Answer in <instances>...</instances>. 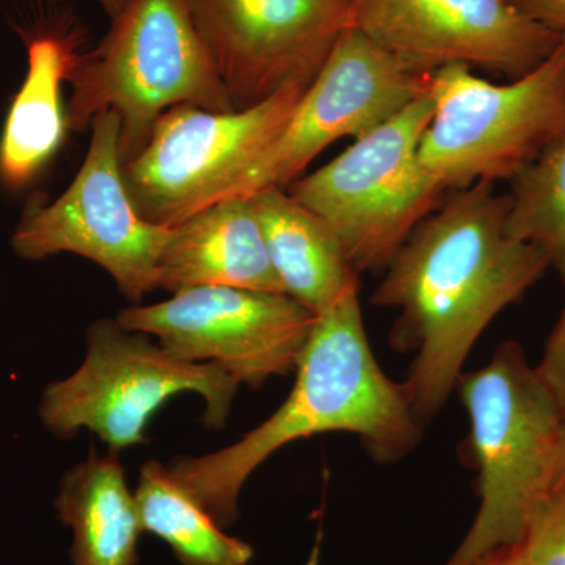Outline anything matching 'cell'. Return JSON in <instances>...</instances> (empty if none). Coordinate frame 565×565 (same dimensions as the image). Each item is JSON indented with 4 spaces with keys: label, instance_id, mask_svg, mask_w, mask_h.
Masks as SVG:
<instances>
[{
    "label": "cell",
    "instance_id": "obj_1",
    "mask_svg": "<svg viewBox=\"0 0 565 565\" xmlns=\"http://www.w3.org/2000/svg\"><path fill=\"white\" fill-rule=\"evenodd\" d=\"M478 182L446 195L384 270L371 302L397 310L392 344L415 352L404 392L423 429L448 403L487 327L552 269L508 230V193Z\"/></svg>",
    "mask_w": 565,
    "mask_h": 565
},
{
    "label": "cell",
    "instance_id": "obj_2",
    "mask_svg": "<svg viewBox=\"0 0 565 565\" xmlns=\"http://www.w3.org/2000/svg\"><path fill=\"white\" fill-rule=\"evenodd\" d=\"M327 433L356 435L382 463L397 462L422 440L403 384L384 373L371 349L359 291L316 318L292 392L273 416L221 451L182 457L167 468L218 525L228 526L256 468L282 446Z\"/></svg>",
    "mask_w": 565,
    "mask_h": 565
},
{
    "label": "cell",
    "instance_id": "obj_3",
    "mask_svg": "<svg viewBox=\"0 0 565 565\" xmlns=\"http://www.w3.org/2000/svg\"><path fill=\"white\" fill-rule=\"evenodd\" d=\"M68 82L66 126L84 131L96 115L117 111L122 166L145 150L156 121L174 106L234 110L189 0H128L98 46L79 55Z\"/></svg>",
    "mask_w": 565,
    "mask_h": 565
},
{
    "label": "cell",
    "instance_id": "obj_4",
    "mask_svg": "<svg viewBox=\"0 0 565 565\" xmlns=\"http://www.w3.org/2000/svg\"><path fill=\"white\" fill-rule=\"evenodd\" d=\"M456 388L470 416L481 504L445 565H473L490 550L522 541L546 493V471L565 418L515 341L501 344L486 366L460 375Z\"/></svg>",
    "mask_w": 565,
    "mask_h": 565
},
{
    "label": "cell",
    "instance_id": "obj_5",
    "mask_svg": "<svg viewBox=\"0 0 565 565\" xmlns=\"http://www.w3.org/2000/svg\"><path fill=\"white\" fill-rule=\"evenodd\" d=\"M434 117L430 88L308 177L291 195L343 247L353 273H384L407 237L448 195L419 161Z\"/></svg>",
    "mask_w": 565,
    "mask_h": 565
},
{
    "label": "cell",
    "instance_id": "obj_6",
    "mask_svg": "<svg viewBox=\"0 0 565 565\" xmlns=\"http://www.w3.org/2000/svg\"><path fill=\"white\" fill-rule=\"evenodd\" d=\"M429 88L434 117L418 151L427 173L448 192L511 181L565 134V35L508 84L448 65L430 73Z\"/></svg>",
    "mask_w": 565,
    "mask_h": 565
},
{
    "label": "cell",
    "instance_id": "obj_7",
    "mask_svg": "<svg viewBox=\"0 0 565 565\" xmlns=\"http://www.w3.org/2000/svg\"><path fill=\"white\" fill-rule=\"evenodd\" d=\"M239 382L210 362H189L125 329L99 319L87 330V353L79 370L47 386L40 404L44 426L61 438L88 429L120 452L145 441L152 415L180 393L202 396L204 423L221 429L228 419Z\"/></svg>",
    "mask_w": 565,
    "mask_h": 565
},
{
    "label": "cell",
    "instance_id": "obj_8",
    "mask_svg": "<svg viewBox=\"0 0 565 565\" xmlns=\"http://www.w3.org/2000/svg\"><path fill=\"white\" fill-rule=\"evenodd\" d=\"M310 84L286 85L244 110L174 106L163 111L145 150L122 166L136 210L156 225H178L218 202L285 129Z\"/></svg>",
    "mask_w": 565,
    "mask_h": 565
},
{
    "label": "cell",
    "instance_id": "obj_9",
    "mask_svg": "<svg viewBox=\"0 0 565 565\" xmlns=\"http://www.w3.org/2000/svg\"><path fill=\"white\" fill-rule=\"evenodd\" d=\"M87 156L70 188L22 217L14 252L25 259L74 253L102 266L129 302L158 288L159 262L172 228L141 217L122 178L121 121L107 110L92 121Z\"/></svg>",
    "mask_w": 565,
    "mask_h": 565
},
{
    "label": "cell",
    "instance_id": "obj_10",
    "mask_svg": "<svg viewBox=\"0 0 565 565\" xmlns=\"http://www.w3.org/2000/svg\"><path fill=\"white\" fill-rule=\"evenodd\" d=\"M316 316L288 294L199 286L154 305H132L117 321L158 338L178 359L210 362L241 385L259 388L296 373Z\"/></svg>",
    "mask_w": 565,
    "mask_h": 565
},
{
    "label": "cell",
    "instance_id": "obj_11",
    "mask_svg": "<svg viewBox=\"0 0 565 565\" xmlns=\"http://www.w3.org/2000/svg\"><path fill=\"white\" fill-rule=\"evenodd\" d=\"M429 76L408 68L359 29H348L285 129L218 202L285 189L334 141L360 139L414 102L429 87Z\"/></svg>",
    "mask_w": 565,
    "mask_h": 565
},
{
    "label": "cell",
    "instance_id": "obj_12",
    "mask_svg": "<svg viewBox=\"0 0 565 565\" xmlns=\"http://www.w3.org/2000/svg\"><path fill=\"white\" fill-rule=\"evenodd\" d=\"M234 110L311 84L353 28V0H189Z\"/></svg>",
    "mask_w": 565,
    "mask_h": 565
},
{
    "label": "cell",
    "instance_id": "obj_13",
    "mask_svg": "<svg viewBox=\"0 0 565 565\" xmlns=\"http://www.w3.org/2000/svg\"><path fill=\"white\" fill-rule=\"evenodd\" d=\"M353 28L419 74L467 65L512 79L564 36L511 0H353Z\"/></svg>",
    "mask_w": 565,
    "mask_h": 565
},
{
    "label": "cell",
    "instance_id": "obj_14",
    "mask_svg": "<svg viewBox=\"0 0 565 565\" xmlns=\"http://www.w3.org/2000/svg\"><path fill=\"white\" fill-rule=\"evenodd\" d=\"M199 286L285 294L247 196L212 203L172 226L158 288L177 294Z\"/></svg>",
    "mask_w": 565,
    "mask_h": 565
},
{
    "label": "cell",
    "instance_id": "obj_15",
    "mask_svg": "<svg viewBox=\"0 0 565 565\" xmlns=\"http://www.w3.org/2000/svg\"><path fill=\"white\" fill-rule=\"evenodd\" d=\"M285 294L316 316L330 310L359 280L332 230L282 188L247 196Z\"/></svg>",
    "mask_w": 565,
    "mask_h": 565
},
{
    "label": "cell",
    "instance_id": "obj_16",
    "mask_svg": "<svg viewBox=\"0 0 565 565\" xmlns=\"http://www.w3.org/2000/svg\"><path fill=\"white\" fill-rule=\"evenodd\" d=\"M79 54L61 35L35 36L29 44V71L14 96L0 137V181L9 189L28 185L65 139L62 85Z\"/></svg>",
    "mask_w": 565,
    "mask_h": 565
},
{
    "label": "cell",
    "instance_id": "obj_17",
    "mask_svg": "<svg viewBox=\"0 0 565 565\" xmlns=\"http://www.w3.org/2000/svg\"><path fill=\"white\" fill-rule=\"evenodd\" d=\"M55 508L74 533V565L139 563L143 530L118 452L99 456L92 449L87 460L66 471Z\"/></svg>",
    "mask_w": 565,
    "mask_h": 565
},
{
    "label": "cell",
    "instance_id": "obj_18",
    "mask_svg": "<svg viewBox=\"0 0 565 565\" xmlns=\"http://www.w3.org/2000/svg\"><path fill=\"white\" fill-rule=\"evenodd\" d=\"M141 530L172 546L182 565H247L253 548L223 533L214 516L169 473L150 460L141 467L136 493Z\"/></svg>",
    "mask_w": 565,
    "mask_h": 565
},
{
    "label": "cell",
    "instance_id": "obj_19",
    "mask_svg": "<svg viewBox=\"0 0 565 565\" xmlns=\"http://www.w3.org/2000/svg\"><path fill=\"white\" fill-rule=\"evenodd\" d=\"M509 182V233L544 252L565 280V134Z\"/></svg>",
    "mask_w": 565,
    "mask_h": 565
},
{
    "label": "cell",
    "instance_id": "obj_20",
    "mask_svg": "<svg viewBox=\"0 0 565 565\" xmlns=\"http://www.w3.org/2000/svg\"><path fill=\"white\" fill-rule=\"evenodd\" d=\"M519 545L526 565H565V490L539 500Z\"/></svg>",
    "mask_w": 565,
    "mask_h": 565
},
{
    "label": "cell",
    "instance_id": "obj_21",
    "mask_svg": "<svg viewBox=\"0 0 565 565\" xmlns=\"http://www.w3.org/2000/svg\"><path fill=\"white\" fill-rule=\"evenodd\" d=\"M535 370L555 396L565 418V307L550 334L544 356Z\"/></svg>",
    "mask_w": 565,
    "mask_h": 565
},
{
    "label": "cell",
    "instance_id": "obj_22",
    "mask_svg": "<svg viewBox=\"0 0 565 565\" xmlns=\"http://www.w3.org/2000/svg\"><path fill=\"white\" fill-rule=\"evenodd\" d=\"M527 17L565 35V0H511Z\"/></svg>",
    "mask_w": 565,
    "mask_h": 565
},
{
    "label": "cell",
    "instance_id": "obj_23",
    "mask_svg": "<svg viewBox=\"0 0 565 565\" xmlns=\"http://www.w3.org/2000/svg\"><path fill=\"white\" fill-rule=\"evenodd\" d=\"M565 490V423L553 448L546 471V493Z\"/></svg>",
    "mask_w": 565,
    "mask_h": 565
},
{
    "label": "cell",
    "instance_id": "obj_24",
    "mask_svg": "<svg viewBox=\"0 0 565 565\" xmlns=\"http://www.w3.org/2000/svg\"><path fill=\"white\" fill-rule=\"evenodd\" d=\"M473 565H526L519 544L498 546L479 556Z\"/></svg>",
    "mask_w": 565,
    "mask_h": 565
},
{
    "label": "cell",
    "instance_id": "obj_25",
    "mask_svg": "<svg viewBox=\"0 0 565 565\" xmlns=\"http://www.w3.org/2000/svg\"><path fill=\"white\" fill-rule=\"evenodd\" d=\"M102 6V9L106 11L107 17L115 18L122 9H125L128 0H96Z\"/></svg>",
    "mask_w": 565,
    "mask_h": 565
}]
</instances>
